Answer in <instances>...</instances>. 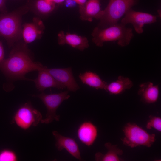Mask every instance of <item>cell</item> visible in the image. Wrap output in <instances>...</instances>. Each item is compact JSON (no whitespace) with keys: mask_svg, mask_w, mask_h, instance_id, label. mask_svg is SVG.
Listing matches in <instances>:
<instances>
[{"mask_svg":"<svg viewBox=\"0 0 161 161\" xmlns=\"http://www.w3.org/2000/svg\"><path fill=\"white\" fill-rule=\"evenodd\" d=\"M6 0H0V11H4L5 10Z\"/></svg>","mask_w":161,"mask_h":161,"instance_id":"cell-25","label":"cell"},{"mask_svg":"<svg viewBox=\"0 0 161 161\" xmlns=\"http://www.w3.org/2000/svg\"><path fill=\"white\" fill-rule=\"evenodd\" d=\"M50 0V1H53V0Z\"/></svg>","mask_w":161,"mask_h":161,"instance_id":"cell-28","label":"cell"},{"mask_svg":"<svg viewBox=\"0 0 161 161\" xmlns=\"http://www.w3.org/2000/svg\"><path fill=\"white\" fill-rule=\"evenodd\" d=\"M138 0H109L103 10L99 27H107L117 23L126 12L137 3Z\"/></svg>","mask_w":161,"mask_h":161,"instance_id":"cell-3","label":"cell"},{"mask_svg":"<svg viewBox=\"0 0 161 161\" xmlns=\"http://www.w3.org/2000/svg\"><path fill=\"white\" fill-rule=\"evenodd\" d=\"M32 4L36 11L42 15H47L51 13L55 6V4L49 0H35Z\"/></svg>","mask_w":161,"mask_h":161,"instance_id":"cell-20","label":"cell"},{"mask_svg":"<svg viewBox=\"0 0 161 161\" xmlns=\"http://www.w3.org/2000/svg\"><path fill=\"white\" fill-rule=\"evenodd\" d=\"M105 146L108 150L107 152L103 154L100 152L97 153L95 156L96 161H118L121 160L119 155L123 154L122 151L117 148V145H112L109 143H106Z\"/></svg>","mask_w":161,"mask_h":161,"instance_id":"cell-19","label":"cell"},{"mask_svg":"<svg viewBox=\"0 0 161 161\" xmlns=\"http://www.w3.org/2000/svg\"><path fill=\"white\" fill-rule=\"evenodd\" d=\"M77 4H79V7L83 6L86 3L87 0H74Z\"/></svg>","mask_w":161,"mask_h":161,"instance_id":"cell-26","label":"cell"},{"mask_svg":"<svg viewBox=\"0 0 161 161\" xmlns=\"http://www.w3.org/2000/svg\"><path fill=\"white\" fill-rule=\"evenodd\" d=\"M138 94L142 100L147 103L156 102L159 95V89L157 85H154L150 82L143 83L139 85Z\"/></svg>","mask_w":161,"mask_h":161,"instance_id":"cell-16","label":"cell"},{"mask_svg":"<svg viewBox=\"0 0 161 161\" xmlns=\"http://www.w3.org/2000/svg\"><path fill=\"white\" fill-rule=\"evenodd\" d=\"M42 119L40 112L35 109L31 103L21 106L16 112L13 122L20 128L27 130L31 126H36Z\"/></svg>","mask_w":161,"mask_h":161,"instance_id":"cell-7","label":"cell"},{"mask_svg":"<svg viewBox=\"0 0 161 161\" xmlns=\"http://www.w3.org/2000/svg\"><path fill=\"white\" fill-rule=\"evenodd\" d=\"M45 69L59 83L64 86L68 91L75 92L80 87L73 75L71 67L65 68H48Z\"/></svg>","mask_w":161,"mask_h":161,"instance_id":"cell-9","label":"cell"},{"mask_svg":"<svg viewBox=\"0 0 161 161\" xmlns=\"http://www.w3.org/2000/svg\"><path fill=\"white\" fill-rule=\"evenodd\" d=\"M123 143L131 148L139 146L150 147L156 140L155 135L150 134L137 125L128 123L123 129Z\"/></svg>","mask_w":161,"mask_h":161,"instance_id":"cell-4","label":"cell"},{"mask_svg":"<svg viewBox=\"0 0 161 161\" xmlns=\"http://www.w3.org/2000/svg\"><path fill=\"white\" fill-rule=\"evenodd\" d=\"M58 41L60 45L67 44L81 51L89 46V41L86 37L63 31L58 34Z\"/></svg>","mask_w":161,"mask_h":161,"instance_id":"cell-11","label":"cell"},{"mask_svg":"<svg viewBox=\"0 0 161 161\" xmlns=\"http://www.w3.org/2000/svg\"><path fill=\"white\" fill-rule=\"evenodd\" d=\"M133 86V83L129 78L120 76L116 81L107 84L105 90L110 94L117 95Z\"/></svg>","mask_w":161,"mask_h":161,"instance_id":"cell-18","label":"cell"},{"mask_svg":"<svg viewBox=\"0 0 161 161\" xmlns=\"http://www.w3.org/2000/svg\"><path fill=\"white\" fill-rule=\"evenodd\" d=\"M39 98L44 103L47 109L45 118L41 120V123L49 124L53 120L59 121L60 116L56 114V111L61 103L70 97L68 91L58 93L46 94L44 92L34 95Z\"/></svg>","mask_w":161,"mask_h":161,"instance_id":"cell-6","label":"cell"},{"mask_svg":"<svg viewBox=\"0 0 161 161\" xmlns=\"http://www.w3.org/2000/svg\"><path fill=\"white\" fill-rule=\"evenodd\" d=\"M148 129H151L152 128L159 131H161V119L160 117L156 116L150 117V119L146 125Z\"/></svg>","mask_w":161,"mask_h":161,"instance_id":"cell-21","label":"cell"},{"mask_svg":"<svg viewBox=\"0 0 161 161\" xmlns=\"http://www.w3.org/2000/svg\"><path fill=\"white\" fill-rule=\"evenodd\" d=\"M20 9L0 16V36L5 38L11 46L22 35Z\"/></svg>","mask_w":161,"mask_h":161,"instance_id":"cell-5","label":"cell"},{"mask_svg":"<svg viewBox=\"0 0 161 161\" xmlns=\"http://www.w3.org/2000/svg\"><path fill=\"white\" fill-rule=\"evenodd\" d=\"M65 0H53V1L55 4H60L64 1Z\"/></svg>","mask_w":161,"mask_h":161,"instance_id":"cell-27","label":"cell"},{"mask_svg":"<svg viewBox=\"0 0 161 161\" xmlns=\"http://www.w3.org/2000/svg\"><path fill=\"white\" fill-rule=\"evenodd\" d=\"M79 78L83 84L87 85L96 89H105L107 85L96 73L90 71H86L80 73Z\"/></svg>","mask_w":161,"mask_h":161,"instance_id":"cell-17","label":"cell"},{"mask_svg":"<svg viewBox=\"0 0 161 161\" xmlns=\"http://www.w3.org/2000/svg\"><path fill=\"white\" fill-rule=\"evenodd\" d=\"M52 134L55 139V146L58 150L65 149L76 159L82 160L78 146L74 139L63 136L56 131H53Z\"/></svg>","mask_w":161,"mask_h":161,"instance_id":"cell-10","label":"cell"},{"mask_svg":"<svg viewBox=\"0 0 161 161\" xmlns=\"http://www.w3.org/2000/svg\"><path fill=\"white\" fill-rule=\"evenodd\" d=\"M100 0H88L83 6L79 7L80 18L91 21L93 18L100 19L103 13L101 9Z\"/></svg>","mask_w":161,"mask_h":161,"instance_id":"cell-14","label":"cell"},{"mask_svg":"<svg viewBox=\"0 0 161 161\" xmlns=\"http://www.w3.org/2000/svg\"><path fill=\"white\" fill-rule=\"evenodd\" d=\"M77 3L74 0H65L64 4L66 7L69 8H72L76 6Z\"/></svg>","mask_w":161,"mask_h":161,"instance_id":"cell-23","label":"cell"},{"mask_svg":"<svg viewBox=\"0 0 161 161\" xmlns=\"http://www.w3.org/2000/svg\"><path fill=\"white\" fill-rule=\"evenodd\" d=\"M17 160L16 155L12 151L5 149L0 152V161H16Z\"/></svg>","mask_w":161,"mask_h":161,"instance_id":"cell-22","label":"cell"},{"mask_svg":"<svg viewBox=\"0 0 161 161\" xmlns=\"http://www.w3.org/2000/svg\"><path fill=\"white\" fill-rule=\"evenodd\" d=\"M158 17L147 13L135 11L131 8L125 13L121 23L125 25L129 23L132 24L136 32L141 34L143 32L144 25L156 22Z\"/></svg>","mask_w":161,"mask_h":161,"instance_id":"cell-8","label":"cell"},{"mask_svg":"<svg viewBox=\"0 0 161 161\" xmlns=\"http://www.w3.org/2000/svg\"><path fill=\"white\" fill-rule=\"evenodd\" d=\"M92 36V41L97 46L102 47L105 42L117 41L119 46L123 47L129 44L134 35L131 28L117 23L105 28L95 27Z\"/></svg>","mask_w":161,"mask_h":161,"instance_id":"cell-2","label":"cell"},{"mask_svg":"<svg viewBox=\"0 0 161 161\" xmlns=\"http://www.w3.org/2000/svg\"><path fill=\"white\" fill-rule=\"evenodd\" d=\"M43 66L41 63L33 61L25 46H19L13 50L9 58L0 64V70L11 79L30 80L25 77V75L38 71Z\"/></svg>","mask_w":161,"mask_h":161,"instance_id":"cell-1","label":"cell"},{"mask_svg":"<svg viewBox=\"0 0 161 161\" xmlns=\"http://www.w3.org/2000/svg\"><path fill=\"white\" fill-rule=\"evenodd\" d=\"M4 53L1 43L0 41V64L4 59Z\"/></svg>","mask_w":161,"mask_h":161,"instance_id":"cell-24","label":"cell"},{"mask_svg":"<svg viewBox=\"0 0 161 161\" xmlns=\"http://www.w3.org/2000/svg\"><path fill=\"white\" fill-rule=\"evenodd\" d=\"M97 129L96 126L90 121H85L79 127L77 134L80 142L88 146L92 145L97 136Z\"/></svg>","mask_w":161,"mask_h":161,"instance_id":"cell-15","label":"cell"},{"mask_svg":"<svg viewBox=\"0 0 161 161\" xmlns=\"http://www.w3.org/2000/svg\"><path fill=\"white\" fill-rule=\"evenodd\" d=\"M44 28L42 21L37 19H35L32 22L25 24L22 31L25 42L30 43L39 39L41 36Z\"/></svg>","mask_w":161,"mask_h":161,"instance_id":"cell-13","label":"cell"},{"mask_svg":"<svg viewBox=\"0 0 161 161\" xmlns=\"http://www.w3.org/2000/svg\"><path fill=\"white\" fill-rule=\"evenodd\" d=\"M38 75L36 78L33 80L37 89L43 92L48 88H55L63 89L65 87L58 82L44 69V66L38 71Z\"/></svg>","mask_w":161,"mask_h":161,"instance_id":"cell-12","label":"cell"}]
</instances>
